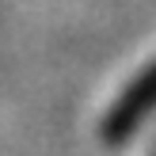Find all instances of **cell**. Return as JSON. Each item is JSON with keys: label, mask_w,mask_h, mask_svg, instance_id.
<instances>
[{"label": "cell", "mask_w": 156, "mask_h": 156, "mask_svg": "<svg viewBox=\"0 0 156 156\" xmlns=\"http://www.w3.org/2000/svg\"><path fill=\"white\" fill-rule=\"evenodd\" d=\"M152 111H156V61L149 69H141L126 84V91L114 99V107L103 118V141L107 145H122Z\"/></svg>", "instance_id": "cell-1"}]
</instances>
